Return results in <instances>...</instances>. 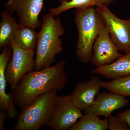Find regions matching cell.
<instances>
[{
	"instance_id": "6da1fadb",
	"label": "cell",
	"mask_w": 130,
	"mask_h": 130,
	"mask_svg": "<svg viewBox=\"0 0 130 130\" xmlns=\"http://www.w3.org/2000/svg\"><path fill=\"white\" fill-rule=\"evenodd\" d=\"M66 66V61L60 60L54 66L26 74L13 91L15 105L23 109L49 91L62 90L67 82Z\"/></svg>"
},
{
	"instance_id": "7a4b0ae2",
	"label": "cell",
	"mask_w": 130,
	"mask_h": 130,
	"mask_svg": "<svg viewBox=\"0 0 130 130\" xmlns=\"http://www.w3.org/2000/svg\"><path fill=\"white\" fill-rule=\"evenodd\" d=\"M59 16L56 18L50 12L43 16L35 51L36 71L51 66L56 55L63 51L60 37L64 35L65 30Z\"/></svg>"
},
{
	"instance_id": "3957f363",
	"label": "cell",
	"mask_w": 130,
	"mask_h": 130,
	"mask_svg": "<svg viewBox=\"0 0 130 130\" xmlns=\"http://www.w3.org/2000/svg\"><path fill=\"white\" fill-rule=\"evenodd\" d=\"M74 14L78 31L75 54L79 61L88 63L90 61L93 44L105 22L96 7L76 9Z\"/></svg>"
},
{
	"instance_id": "277c9868",
	"label": "cell",
	"mask_w": 130,
	"mask_h": 130,
	"mask_svg": "<svg viewBox=\"0 0 130 130\" xmlns=\"http://www.w3.org/2000/svg\"><path fill=\"white\" fill-rule=\"evenodd\" d=\"M53 89L40 95L24 108L12 130H37L46 125L55 107L59 96Z\"/></svg>"
},
{
	"instance_id": "5b68a950",
	"label": "cell",
	"mask_w": 130,
	"mask_h": 130,
	"mask_svg": "<svg viewBox=\"0 0 130 130\" xmlns=\"http://www.w3.org/2000/svg\"><path fill=\"white\" fill-rule=\"evenodd\" d=\"M9 46L12 51V56L8 64L5 77L11 90H14L22 78L35 67L34 49L26 50L19 46L14 40Z\"/></svg>"
},
{
	"instance_id": "8992f818",
	"label": "cell",
	"mask_w": 130,
	"mask_h": 130,
	"mask_svg": "<svg viewBox=\"0 0 130 130\" xmlns=\"http://www.w3.org/2000/svg\"><path fill=\"white\" fill-rule=\"evenodd\" d=\"M96 8L119 51L125 54L130 53V19L119 18L108 7L104 5H100Z\"/></svg>"
},
{
	"instance_id": "52a82bcc",
	"label": "cell",
	"mask_w": 130,
	"mask_h": 130,
	"mask_svg": "<svg viewBox=\"0 0 130 130\" xmlns=\"http://www.w3.org/2000/svg\"><path fill=\"white\" fill-rule=\"evenodd\" d=\"M70 95L58 96L55 107L46 125L53 130H70L83 115Z\"/></svg>"
},
{
	"instance_id": "ba28073f",
	"label": "cell",
	"mask_w": 130,
	"mask_h": 130,
	"mask_svg": "<svg viewBox=\"0 0 130 130\" xmlns=\"http://www.w3.org/2000/svg\"><path fill=\"white\" fill-rule=\"evenodd\" d=\"M44 0H8L5 4L8 11L16 12L20 26H29L36 30L42 25L39 15L44 7Z\"/></svg>"
},
{
	"instance_id": "9c48e42d",
	"label": "cell",
	"mask_w": 130,
	"mask_h": 130,
	"mask_svg": "<svg viewBox=\"0 0 130 130\" xmlns=\"http://www.w3.org/2000/svg\"><path fill=\"white\" fill-rule=\"evenodd\" d=\"M122 55L104 26L93 44L90 61L99 67L112 63Z\"/></svg>"
},
{
	"instance_id": "30bf717a",
	"label": "cell",
	"mask_w": 130,
	"mask_h": 130,
	"mask_svg": "<svg viewBox=\"0 0 130 130\" xmlns=\"http://www.w3.org/2000/svg\"><path fill=\"white\" fill-rule=\"evenodd\" d=\"M130 102V100L118 93L111 91L99 93L92 105L84 111L85 113L95 114L108 118L114 111L128 106Z\"/></svg>"
},
{
	"instance_id": "8fae6325",
	"label": "cell",
	"mask_w": 130,
	"mask_h": 130,
	"mask_svg": "<svg viewBox=\"0 0 130 130\" xmlns=\"http://www.w3.org/2000/svg\"><path fill=\"white\" fill-rule=\"evenodd\" d=\"M12 56V51L9 46L3 48L0 55V108L6 112L9 118L14 119L18 115L15 108L13 92L8 94L6 92L7 83L5 71L8 64Z\"/></svg>"
},
{
	"instance_id": "7c38bea8",
	"label": "cell",
	"mask_w": 130,
	"mask_h": 130,
	"mask_svg": "<svg viewBox=\"0 0 130 130\" xmlns=\"http://www.w3.org/2000/svg\"><path fill=\"white\" fill-rule=\"evenodd\" d=\"M102 81L93 76L88 81L79 82L70 95L74 105L81 110L88 108L93 104L100 90Z\"/></svg>"
},
{
	"instance_id": "4fadbf2b",
	"label": "cell",
	"mask_w": 130,
	"mask_h": 130,
	"mask_svg": "<svg viewBox=\"0 0 130 130\" xmlns=\"http://www.w3.org/2000/svg\"><path fill=\"white\" fill-rule=\"evenodd\" d=\"M91 73L112 80L130 75V53L125 54L112 63L96 67Z\"/></svg>"
},
{
	"instance_id": "5bb4252c",
	"label": "cell",
	"mask_w": 130,
	"mask_h": 130,
	"mask_svg": "<svg viewBox=\"0 0 130 130\" xmlns=\"http://www.w3.org/2000/svg\"><path fill=\"white\" fill-rule=\"evenodd\" d=\"M0 23V48L9 46L14 40L16 31L20 27L16 19L8 11L1 13Z\"/></svg>"
},
{
	"instance_id": "9a60e30c",
	"label": "cell",
	"mask_w": 130,
	"mask_h": 130,
	"mask_svg": "<svg viewBox=\"0 0 130 130\" xmlns=\"http://www.w3.org/2000/svg\"><path fill=\"white\" fill-rule=\"evenodd\" d=\"M115 0H71L64 2L59 6L49 9V11L55 16H59L63 12L73 8L79 9L90 6L97 7L104 5L108 7Z\"/></svg>"
},
{
	"instance_id": "2e32d148",
	"label": "cell",
	"mask_w": 130,
	"mask_h": 130,
	"mask_svg": "<svg viewBox=\"0 0 130 130\" xmlns=\"http://www.w3.org/2000/svg\"><path fill=\"white\" fill-rule=\"evenodd\" d=\"M108 120L106 118L101 119L93 113H85L70 130H107Z\"/></svg>"
},
{
	"instance_id": "e0dca14e",
	"label": "cell",
	"mask_w": 130,
	"mask_h": 130,
	"mask_svg": "<svg viewBox=\"0 0 130 130\" xmlns=\"http://www.w3.org/2000/svg\"><path fill=\"white\" fill-rule=\"evenodd\" d=\"M29 26H20L14 36V41L22 48L34 49L36 46L38 32Z\"/></svg>"
},
{
	"instance_id": "ac0fdd59",
	"label": "cell",
	"mask_w": 130,
	"mask_h": 130,
	"mask_svg": "<svg viewBox=\"0 0 130 130\" xmlns=\"http://www.w3.org/2000/svg\"><path fill=\"white\" fill-rule=\"evenodd\" d=\"M102 88L124 96H130V75L108 82L102 81Z\"/></svg>"
},
{
	"instance_id": "d6986e66",
	"label": "cell",
	"mask_w": 130,
	"mask_h": 130,
	"mask_svg": "<svg viewBox=\"0 0 130 130\" xmlns=\"http://www.w3.org/2000/svg\"><path fill=\"white\" fill-rule=\"evenodd\" d=\"M108 129L130 130V126L124 120L118 116H111L108 118Z\"/></svg>"
},
{
	"instance_id": "ffe728a7",
	"label": "cell",
	"mask_w": 130,
	"mask_h": 130,
	"mask_svg": "<svg viewBox=\"0 0 130 130\" xmlns=\"http://www.w3.org/2000/svg\"><path fill=\"white\" fill-rule=\"evenodd\" d=\"M116 116L124 120L130 126V109L125 111L117 114Z\"/></svg>"
},
{
	"instance_id": "44dd1931",
	"label": "cell",
	"mask_w": 130,
	"mask_h": 130,
	"mask_svg": "<svg viewBox=\"0 0 130 130\" xmlns=\"http://www.w3.org/2000/svg\"><path fill=\"white\" fill-rule=\"evenodd\" d=\"M8 117L7 114L6 112L1 109L0 111V130L5 129L4 125L6 118Z\"/></svg>"
},
{
	"instance_id": "7402d4cb",
	"label": "cell",
	"mask_w": 130,
	"mask_h": 130,
	"mask_svg": "<svg viewBox=\"0 0 130 130\" xmlns=\"http://www.w3.org/2000/svg\"><path fill=\"white\" fill-rule=\"evenodd\" d=\"M58 1L60 3V4H61V3H62L63 2H67L70 1L71 0H58Z\"/></svg>"
}]
</instances>
